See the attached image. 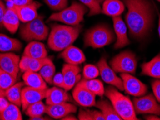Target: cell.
<instances>
[{"mask_svg": "<svg viewBox=\"0 0 160 120\" xmlns=\"http://www.w3.org/2000/svg\"><path fill=\"white\" fill-rule=\"evenodd\" d=\"M52 84H53L55 86L60 87V88L63 89V85H64V79H63V76L62 73H57L55 74L53 78V82Z\"/></svg>", "mask_w": 160, "mask_h": 120, "instance_id": "74e56055", "label": "cell"}, {"mask_svg": "<svg viewBox=\"0 0 160 120\" xmlns=\"http://www.w3.org/2000/svg\"><path fill=\"white\" fill-rule=\"evenodd\" d=\"M30 60V58L27 55H23L22 58L20 60V70L22 72H25L28 70V66H29V63Z\"/></svg>", "mask_w": 160, "mask_h": 120, "instance_id": "f35d334b", "label": "cell"}, {"mask_svg": "<svg viewBox=\"0 0 160 120\" xmlns=\"http://www.w3.org/2000/svg\"><path fill=\"white\" fill-rule=\"evenodd\" d=\"M91 114L93 120H105V117L100 111L97 110H91Z\"/></svg>", "mask_w": 160, "mask_h": 120, "instance_id": "ee69618b", "label": "cell"}, {"mask_svg": "<svg viewBox=\"0 0 160 120\" xmlns=\"http://www.w3.org/2000/svg\"><path fill=\"white\" fill-rule=\"evenodd\" d=\"M8 4V5H16L20 6L24 5V4H29L34 0H4Z\"/></svg>", "mask_w": 160, "mask_h": 120, "instance_id": "60d3db41", "label": "cell"}, {"mask_svg": "<svg viewBox=\"0 0 160 120\" xmlns=\"http://www.w3.org/2000/svg\"><path fill=\"white\" fill-rule=\"evenodd\" d=\"M105 96L110 101L118 114L123 120H137L133 102L112 86L108 87Z\"/></svg>", "mask_w": 160, "mask_h": 120, "instance_id": "3957f363", "label": "cell"}, {"mask_svg": "<svg viewBox=\"0 0 160 120\" xmlns=\"http://www.w3.org/2000/svg\"><path fill=\"white\" fill-rule=\"evenodd\" d=\"M0 96H5V91L0 89Z\"/></svg>", "mask_w": 160, "mask_h": 120, "instance_id": "c3c4849f", "label": "cell"}, {"mask_svg": "<svg viewBox=\"0 0 160 120\" xmlns=\"http://www.w3.org/2000/svg\"><path fill=\"white\" fill-rule=\"evenodd\" d=\"M22 79L25 85L27 86L37 89H41V90L48 89L46 81L43 79L41 75L38 72L30 71V70L25 71L22 76Z\"/></svg>", "mask_w": 160, "mask_h": 120, "instance_id": "ffe728a7", "label": "cell"}, {"mask_svg": "<svg viewBox=\"0 0 160 120\" xmlns=\"http://www.w3.org/2000/svg\"><path fill=\"white\" fill-rule=\"evenodd\" d=\"M9 103L10 102L5 96H0V113L5 110L6 108L9 106Z\"/></svg>", "mask_w": 160, "mask_h": 120, "instance_id": "7bdbcfd3", "label": "cell"}, {"mask_svg": "<svg viewBox=\"0 0 160 120\" xmlns=\"http://www.w3.org/2000/svg\"><path fill=\"white\" fill-rule=\"evenodd\" d=\"M157 13H158V15H159V27H158V31H159V37H160V13L159 12V11L157 9Z\"/></svg>", "mask_w": 160, "mask_h": 120, "instance_id": "7dc6e473", "label": "cell"}, {"mask_svg": "<svg viewBox=\"0 0 160 120\" xmlns=\"http://www.w3.org/2000/svg\"><path fill=\"white\" fill-rule=\"evenodd\" d=\"M124 91L129 95L139 97L147 93V86L130 74H121Z\"/></svg>", "mask_w": 160, "mask_h": 120, "instance_id": "30bf717a", "label": "cell"}, {"mask_svg": "<svg viewBox=\"0 0 160 120\" xmlns=\"http://www.w3.org/2000/svg\"><path fill=\"white\" fill-rule=\"evenodd\" d=\"M20 20L18 17L17 13L15 12V11L11 7L8 6L3 18L4 27L9 32L14 34L18 30L19 26H20Z\"/></svg>", "mask_w": 160, "mask_h": 120, "instance_id": "603a6c76", "label": "cell"}, {"mask_svg": "<svg viewBox=\"0 0 160 120\" xmlns=\"http://www.w3.org/2000/svg\"><path fill=\"white\" fill-rule=\"evenodd\" d=\"M98 1L100 2V3H103V2H105V0H98Z\"/></svg>", "mask_w": 160, "mask_h": 120, "instance_id": "681fc988", "label": "cell"}, {"mask_svg": "<svg viewBox=\"0 0 160 120\" xmlns=\"http://www.w3.org/2000/svg\"><path fill=\"white\" fill-rule=\"evenodd\" d=\"M23 55L31 58H44L47 57L48 53L43 43L34 41L25 47Z\"/></svg>", "mask_w": 160, "mask_h": 120, "instance_id": "7402d4cb", "label": "cell"}, {"mask_svg": "<svg viewBox=\"0 0 160 120\" xmlns=\"http://www.w3.org/2000/svg\"><path fill=\"white\" fill-rule=\"evenodd\" d=\"M7 8L5 5H4V2L0 0V28L3 26V18L4 16V14L6 12Z\"/></svg>", "mask_w": 160, "mask_h": 120, "instance_id": "b9f144b4", "label": "cell"}, {"mask_svg": "<svg viewBox=\"0 0 160 120\" xmlns=\"http://www.w3.org/2000/svg\"><path fill=\"white\" fill-rule=\"evenodd\" d=\"M75 102L83 107H92L96 104L95 95L79 82L72 92Z\"/></svg>", "mask_w": 160, "mask_h": 120, "instance_id": "7c38bea8", "label": "cell"}, {"mask_svg": "<svg viewBox=\"0 0 160 120\" xmlns=\"http://www.w3.org/2000/svg\"><path fill=\"white\" fill-rule=\"evenodd\" d=\"M146 119H149V120H160V118L159 117H157L155 114H152V115H148V116L145 117Z\"/></svg>", "mask_w": 160, "mask_h": 120, "instance_id": "f6af8a7d", "label": "cell"}, {"mask_svg": "<svg viewBox=\"0 0 160 120\" xmlns=\"http://www.w3.org/2000/svg\"><path fill=\"white\" fill-rule=\"evenodd\" d=\"M22 48V44L17 39L12 38L8 35L0 33V52L19 51Z\"/></svg>", "mask_w": 160, "mask_h": 120, "instance_id": "484cf974", "label": "cell"}, {"mask_svg": "<svg viewBox=\"0 0 160 120\" xmlns=\"http://www.w3.org/2000/svg\"><path fill=\"white\" fill-rule=\"evenodd\" d=\"M87 12L88 9L83 4L74 2L69 7L52 14L48 21H57L71 26L79 25L84 20V16Z\"/></svg>", "mask_w": 160, "mask_h": 120, "instance_id": "5b68a950", "label": "cell"}, {"mask_svg": "<svg viewBox=\"0 0 160 120\" xmlns=\"http://www.w3.org/2000/svg\"><path fill=\"white\" fill-rule=\"evenodd\" d=\"M97 66L100 70V75L105 83L116 87L118 90L123 91V84L121 78L117 76L116 72L108 64L106 58L102 57L98 61Z\"/></svg>", "mask_w": 160, "mask_h": 120, "instance_id": "9c48e42d", "label": "cell"}, {"mask_svg": "<svg viewBox=\"0 0 160 120\" xmlns=\"http://www.w3.org/2000/svg\"><path fill=\"white\" fill-rule=\"evenodd\" d=\"M79 120H93L91 114V110L89 109H80L78 115Z\"/></svg>", "mask_w": 160, "mask_h": 120, "instance_id": "ab89813d", "label": "cell"}, {"mask_svg": "<svg viewBox=\"0 0 160 120\" xmlns=\"http://www.w3.org/2000/svg\"><path fill=\"white\" fill-rule=\"evenodd\" d=\"M46 107L43 102H38L36 103L28 106L27 109L25 110V114L30 117V119L35 120L38 117H41L46 112Z\"/></svg>", "mask_w": 160, "mask_h": 120, "instance_id": "f546056e", "label": "cell"}, {"mask_svg": "<svg viewBox=\"0 0 160 120\" xmlns=\"http://www.w3.org/2000/svg\"><path fill=\"white\" fill-rule=\"evenodd\" d=\"M77 107L72 103L63 102L57 104L47 105L46 114L53 119H62L72 113L77 112Z\"/></svg>", "mask_w": 160, "mask_h": 120, "instance_id": "e0dca14e", "label": "cell"}, {"mask_svg": "<svg viewBox=\"0 0 160 120\" xmlns=\"http://www.w3.org/2000/svg\"><path fill=\"white\" fill-rule=\"evenodd\" d=\"M82 30V26L53 25L48 35V45L53 51H62L72 46L77 39Z\"/></svg>", "mask_w": 160, "mask_h": 120, "instance_id": "7a4b0ae2", "label": "cell"}, {"mask_svg": "<svg viewBox=\"0 0 160 120\" xmlns=\"http://www.w3.org/2000/svg\"><path fill=\"white\" fill-rule=\"evenodd\" d=\"M17 81V76L0 69V89L5 91Z\"/></svg>", "mask_w": 160, "mask_h": 120, "instance_id": "4dcf8cb0", "label": "cell"}, {"mask_svg": "<svg viewBox=\"0 0 160 120\" xmlns=\"http://www.w3.org/2000/svg\"><path fill=\"white\" fill-rule=\"evenodd\" d=\"M20 60V57L11 52L0 53V69L18 76Z\"/></svg>", "mask_w": 160, "mask_h": 120, "instance_id": "2e32d148", "label": "cell"}, {"mask_svg": "<svg viewBox=\"0 0 160 120\" xmlns=\"http://www.w3.org/2000/svg\"><path fill=\"white\" fill-rule=\"evenodd\" d=\"M51 60V58L48 57L44 58H31L29 63V66H28V70L34 72H39L42 67L45 64L48 63L49 61Z\"/></svg>", "mask_w": 160, "mask_h": 120, "instance_id": "836d02e7", "label": "cell"}, {"mask_svg": "<svg viewBox=\"0 0 160 120\" xmlns=\"http://www.w3.org/2000/svg\"><path fill=\"white\" fill-rule=\"evenodd\" d=\"M114 40L115 35L110 27L104 24L98 25L87 31L84 35V46L100 48L111 44Z\"/></svg>", "mask_w": 160, "mask_h": 120, "instance_id": "277c9868", "label": "cell"}, {"mask_svg": "<svg viewBox=\"0 0 160 120\" xmlns=\"http://www.w3.org/2000/svg\"><path fill=\"white\" fill-rule=\"evenodd\" d=\"M85 88L88 89L89 91L94 94L95 96H102L105 94V88L102 81L100 80L93 79H82L79 81Z\"/></svg>", "mask_w": 160, "mask_h": 120, "instance_id": "83f0119b", "label": "cell"}, {"mask_svg": "<svg viewBox=\"0 0 160 120\" xmlns=\"http://www.w3.org/2000/svg\"><path fill=\"white\" fill-rule=\"evenodd\" d=\"M142 74L160 79V53L142 65Z\"/></svg>", "mask_w": 160, "mask_h": 120, "instance_id": "cb8c5ba5", "label": "cell"}, {"mask_svg": "<svg viewBox=\"0 0 160 120\" xmlns=\"http://www.w3.org/2000/svg\"><path fill=\"white\" fill-rule=\"evenodd\" d=\"M152 87L155 98L160 103V79L154 80L152 84Z\"/></svg>", "mask_w": 160, "mask_h": 120, "instance_id": "8d00e7d4", "label": "cell"}, {"mask_svg": "<svg viewBox=\"0 0 160 120\" xmlns=\"http://www.w3.org/2000/svg\"><path fill=\"white\" fill-rule=\"evenodd\" d=\"M24 86V82H19L15 83L5 91V97L9 102L16 104L18 107L21 106V96Z\"/></svg>", "mask_w": 160, "mask_h": 120, "instance_id": "4316f807", "label": "cell"}, {"mask_svg": "<svg viewBox=\"0 0 160 120\" xmlns=\"http://www.w3.org/2000/svg\"><path fill=\"white\" fill-rule=\"evenodd\" d=\"M79 2L89 9V16L97 15L102 12L100 3L98 0H79Z\"/></svg>", "mask_w": 160, "mask_h": 120, "instance_id": "d6a6232c", "label": "cell"}, {"mask_svg": "<svg viewBox=\"0 0 160 120\" xmlns=\"http://www.w3.org/2000/svg\"><path fill=\"white\" fill-rule=\"evenodd\" d=\"M157 1H158L159 2H160V0H157Z\"/></svg>", "mask_w": 160, "mask_h": 120, "instance_id": "f907efd6", "label": "cell"}, {"mask_svg": "<svg viewBox=\"0 0 160 120\" xmlns=\"http://www.w3.org/2000/svg\"><path fill=\"white\" fill-rule=\"evenodd\" d=\"M71 101L69 94H68L64 89L58 86H54L48 89L46 102L47 105L57 104Z\"/></svg>", "mask_w": 160, "mask_h": 120, "instance_id": "d6986e66", "label": "cell"}, {"mask_svg": "<svg viewBox=\"0 0 160 120\" xmlns=\"http://www.w3.org/2000/svg\"><path fill=\"white\" fill-rule=\"evenodd\" d=\"M39 74L41 75L47 84H52L53 78L56 74V67L53 61L50 60L46 64H45L39 70Z\"/></svg>", "mask_w": 160, "mask_h": 120, "instance_id": "1f68e13d", "label": "cell"}, {"mask_svg": "<svg viewBox=\"0 0 160 120\" xmlns=\"http://www.w3.org/2000/svg\"><path fill=\"white\" fill-rule=\"evenodd\" d=\"M100 111L102 112L105 120H122V118L118 114L111 102L107 100L102 99L96 102L95 104Z\"/></svg>", "mask_w": 160, "mask_h": 120, "instance_id": "d4e9b609", "label": "cell"}, {"mask_svg": "<svg viewBox=\"0 0 160 120\" xmlns=\"http://www.w3.org/2000/svg\"><path fill=\"white\" fill-rule=\"evenodd\" d=\"M125 4L121 0H105L103 2L102 12L110 17H118L123 12Z\"/></svg>", "mask_w": 160, "mask_h": 120, "instance_id": "44dd1931", "label": "cell"}, {"mask_svg": "<svg viewBox=\"0 0 160 120\" xmlns=\"http://www.w3.org/2000/svg\"><path fill=\"white\" fill-rule=\"evenodd\" d=\"M41 5L42 4L39 3L38 2L32 1L30 3L24 4V5L8 6L11 7L15 11L20 22L27 23L38 17L39 15L38 14V9L41 7Z\"/></svg>", "mask_w": 160, "mask_h": 120, "instance_id": "8fae6325", "label": "cell"}, {"mask_svg": "<svg viewBox=\"0 0 160 120\" xmlns=\"http://www.w3.org/2000/svg\"><path fill=\"white\" fill-rule=\"evenodd\" d=\"M110 66L116 73L134 74L137 67L135 54L129 50L122 52L111 60Z\"/></svg>", "mask_w": 160, "mask_h": 120, "instance_id": "52a82bcc", "label": "cell"}, {"mask_svg": "<svg viewBox=\"0 0 160 120\" xmlns=\"http://www.w3.org/2000/svg\"><path fill=\"white\" fill-rule=\"evenodd\" d=\"M49 29L43 22V17L38 16L21 27L20 35L25 41H41L48 36Z\"/></svg>", "mask_w": 160, "mask_h": 120, "instance_id": "8992f818", "label": "cell"}, {"mask_svg": "<svg viewBox=\"0 0 160 120\" xmlns=\"http://www.w3.org/2000/svg\"><path fill=\"white\" fill-rule=\"evenodd\" d=\"M81 69L77 65H72L67 63L62 69V74L64 79L63 89L66 91H69L81 81Z\"/></svg>", "mask_w": 160, "mask_h": 120, "instance_id": "5bb4252c", "label": "cell"}, {"mask_svg": "<svg viewBox=\"0 0 160 120\" xmlns=\"http://www.w3.org/2000/svg\"><path fill=\"white\" fill-rule=\"evenodd\" d=\"M47 91L48 89L41 90L29 86L24 87L22 89V96H21V106L22 107V109L25 111L28 106L38 102H41L46 98Z\"/></svg>", "mask_w": 160, "mask_h": 120, "instance_id": "4fadbf2b", "label": "cell"}, {"mask_svg": "<svg viewBox=\"0 0 160 120\" xmlns=\"http://www.w3.org/2000/svg\"><path fill=\"white\" fill-rule=\"evenodd\" d=\"M62 119L63 120H76L77 118L74 116H71V115H67V116H66L63 117V118H62Z\"/></svg>", "mask_w": 160, "mask_h": 120, "instance_id": "bcb514c9", "label": "cell"}, {"mask_svg": "<svg viewBox=\"0 0 160 120\" xmlns=\"http://www.w3.org/2000/svg\"><path fill=\"white\" fill-rule=\"evenodd\" d=\"M100 75V70L97 65L88 64L83 69V76L85 79H93L98 78Z\"/></svg>", "mask_w": 160, "mask_h": 120, "instance_id": "e575fe53", "label": "cell"}, {"mask_svg": "<svg viewBox=\"0 0 160 120\" xmlns=\"http://www.w3.org/2000/svg\"><path fill=\"white\" fill-rule=\"evenodd\" d=\"M59 58L64 60L67 63L77 65L86 60V57L82 50L72 45L62 50Z\"/></svg>", "mask_w": 160, "mask_h": 120, "instance_id": "ac0fdd59", "label": "cell"}, {"mask_svg": "<svg viewBox=\"0 0 160 120\" xmlns=\"http://www.w3.org/2000/svg\"><path fill=\"white\" fill-rule=\"evenodd\" d=\"M22 116L19 107L9 103L5 110L0 113V120H22Z\"/></svg>", "mask_w": 160, "mask_h": 120, "instance_id": "f1b7e54d", "label": "cell"}, {"mask_svg": "<svg viewBox=\"0 0 160 120\" xmlns=\"http://www.w3.org/2000/svg\"><path fill=\"white\" fill-rule=\"evenodd\" d=\"M45 3L54 11H61L67 7L68 0H44Z\"/></svg>", "mask_w": 160, "mask_h": 120, "instance_id": "d590c367", "label": "cell"}, {"mask_svg": "<svg viewBox=\"0 0 160 120\" xmlns=\"http://www.w3.org/2000/svg\"><path fill=\"white\" fill-rule=\"evenodd\" d=\"M133 103L134 109L137 114H155L160 116V103H158L155 96L152 94L135 98Z\"/></svg>", "mask_w": 160, "mask_h": 120, "instance_id": "ba28073f", "label": "cell"}, {"mask_svg": "<svg viewBox=\"0 0 160 120\" xmlns=\"http://www.w3.org/2000/svg\"><path fill=\"white\" fill-rule=\"evenodd\" d=\"M112 21H113L115 33L116 35V42L114 48L116 49L124 48L130 43V41L127 34L128 27L121 16L112 17Z\"/></svg>", "mask_w": 160, "mask_h": 120, "instance_id": "9a60e30c", "label": "cell"}, {"mask_svg": "<svg viewBox=\"0 0 160 120\" xmlns=\"http://www.w3.org/2000/svg\"><path fill=\"white\" fill-rule=\"evenodd\" d=\"M128 11L126 21L129 34L134 39L143 40L151 32L155 19V6L149 0H123Z\"/></svg>", "mask_w": 160, "mask_h": 120, "instance_id": "6da1fadb", "label": "cell"}]
</instances>
